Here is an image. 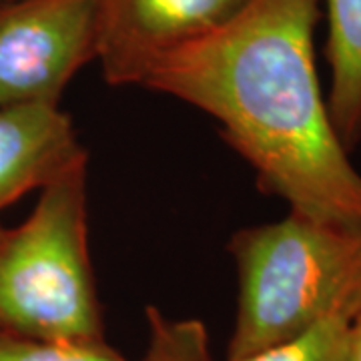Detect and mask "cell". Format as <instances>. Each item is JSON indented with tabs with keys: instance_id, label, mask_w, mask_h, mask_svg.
<instances>
[{
	"instance_id": "cell-1",
	"label": "cell",
	"mask_w": 361,
	"mask_h": 361,
	"mask_svg": "<svg viewBox=\"0 0 361 361\" xmlns=\"http://www.w3.org/2000/svg\"><path fill=\"white\" fill-rule=\"evenodd\" d=\"M322 0H247L209 35L157 61L141 87L197 106L257 175L307 217L361 225V175L315 66Z\"/></svg>"
},
{
	"instance_id": "cell-2",
	"label": "cell",
	"mask_w": 361,
	"mask_h": 361,
	"mask_svg": "<svg viewBox=\"0 0 361 361\" xmlns=\"http://www.w3.org/2000/svg\"><path fill=\"white\" fill-rule=\"evenodd\" d=\"M239 305L227 361L281 345L337 311L361 310V225L289 211L229 241Z\"/></svg>"
},
{
	"instance_id": "cell-3",
	"label": "cell",
	"mask_w": 361,
	"mask_h": 361,
	"mask_svg": "<svg viewBox=\"0 0 361 361\" xmlns=\"http://www.w3.org/2000/svg\"><path fill=\"white\" fill-rule=\"evenodd\" d=\"M89 161L40 189L28 219L0 231V331L44 341H101L89 251Z\"/></svg>"
},
{
	"instance_id": "cell-4",
	"label": "cell",
	"mask_w": 361,
	"mask_h": 361,
	"mask_svg": "<svg viewBox=\"0 0 361 361\" xmlns=\"http://www.w3.org/2000/svg\"><path fill=\"white\" fill-rule=\"evenodd\" d=\"M94 59V0L0 4V109L59 104L68 82Z\"/></svg>"
},
{
	"instance_id": "cell-5",
	"label": "cell",
	"mask_w": 361,
	"mask_h": 361,
	"mask_svg": "<svg viewBox=\"0 0 361 361\" xmlns=\"http://www.w3.org/2000/svg\"><path fill=\"white\" fill-rule=\"evenodd\" d=\"M247 0H94L97 61L113 87L142 85L161 56L209 35Z\"/></svg>"
},
{
	"instance_id": "cell-6",
	"label": "cell",
	"mask_w": 361,
	"mask_h": 361,
	"mask_svg": "<svg viewBox=\"0 0 361 361\" xmlns=\"http://www.w3.org/2000/svg\"><path fill=\"white\" fill-rule=\"evenodd\" d=\"M82 161L73 118L54 103L0 109V211Z\"/></svg>"
},
{
	"instance_id": "cell-7",
	"label": "cell",
	"mask_w": 361,
	"mask_h": 361,
	"mask_svg": "<svg viewBox=\"0 0 361 361\" xmlns=\"http://www.w3.org/2000/svg\"><path fill=\"white\" fill-rule=\"evenodd\" d=\"M331 71L327 109L348 153L361 142V0H325Z\"/></svg>"
},
{
	"instance_id": "cell-8",
	"label": "cell",
	"mask_w": 361,
	"mask_h": 361,
	"mask_svg": "<svg viewBox=\"0 0 361 361\" xmlns=\"http://www.w3.org/2000/svg\"><path fill=\"white\" fill-rule=\"evenodd\" d=\"M360 311L357 307L337 311L295 339L239 361H345L351 323Z\"/></svg>"
},
{
	"instance_id": "cell-9",
	"label": "cell",
	"mask_w": 361,
	"mask_h": 361,
	"mask_svg": "<svg viewBox=\"0 0 361 361\" xmlns=\"http://www.w3.org/2000/svg\"><path fill=\"white\" fill-rule=\"evenodd\" d=\"M142 361H213L207 327L199 319H175L149 305Z\"/></svg>"
},
{
	"instance_id": "cell-10",
	"label": "cell",
	"mask_w": 361,
	"mask_h": 361,
	"mask_svg": "<svg viewBox=\"0 0 361 361\" xmlns=\"http://www.w3.org/2000/svg\"><path fill=\"white\" fill-rule=\"evenodd\" d=\"M0 361H129L101 341H44L0 331Z\"/></svg>"
},
{
	"instance_id": "cell-11",
	"label": "cell",
	"mask_w": 361,
	"mask_h": 361,
	"mask_svg": "<svg viewBox=\"0 0 361 361\" xmlns=\"http://www.w3.org/2000/svg\"><path fill=\"white\" fill-rule=\"evenodd\" d=\"M345 361H361V311L360 315L353 319V323H351Z\"/></svg>"
},
{
	"instance_id": "cell-12",
	"label": "cell",
	"mask_w": 361,
	"mask_h": 361,
	"mask_svg": "<svg viewBox=\"0 0 361 361\" xmlns=\"http://www.w3.org/2000/svg\"><path fill=\"white\" fill-rule=\"evenodd\" d=\"M6 2H14V0H0V4H6Z\"/></svg>"
},
{
	"instance_id": "cell-13",
	"label": "cell",
	"mask_w": 361,
	"mask_h": 361,
	"mask_svg": "<svg viewBox=\"0 0 361 361\" xmlns=\"http://www.w3.org/2000/svg\"><path fill=\"white\" fill-rule=\"evenodd\" d=\"M2 229H4V227H2V225H0V231H2Z\"/></svg>"
}]
</instances>
